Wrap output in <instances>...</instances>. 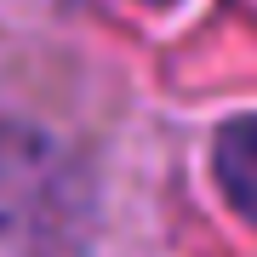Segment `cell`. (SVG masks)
Here are the masks:
<instances>
[{"mask_svg":"<svg viewBox=\"0 0 257 257\" xmlns=\"http://www.w3.org/2000/svg\"><path fill=\"white\" fill-rule=\"evenodd\" d=\"M211 166H217V183H223V194H229V206L246 223H257V114L229 120V126L217 132Z\"/></svg>","mask_w":257,"mask_h":257,"instance_id":"obj_2","label":"cell"},{"mask_svg":"<svg viewBox=\"0 0 257 257\" xmlns=\"http://www.w3.org/2000/svg\"><path fill=\"white\" fill-rule=\"evenodd\" d=\"M86 229V194L69 155L35 126H0V240L23 257H57Z\"/></svg>","mask_w":257,"mask_h":257,"instance_id":"obj_1","label":"cell"}]
</instances>
